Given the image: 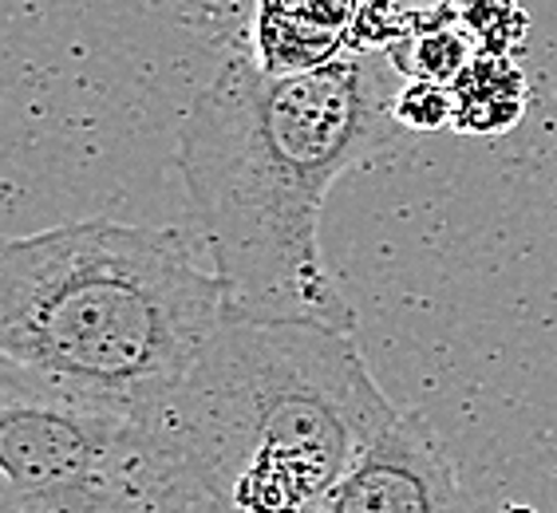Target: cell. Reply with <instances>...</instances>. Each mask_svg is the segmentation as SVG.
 <instances>
[{
	"instance_id": "cell-5",
	"label": "cell",
	"mask_w": 557,
	"mask_h": 513,
	"mask_svg": "<svg viewBox=\"0 0 557 513\" xmlns=\"http://www.w3.org/2000/svg\"><path fill=\"white\" fill-rule=\"evenodd\" d=\"M317 513H467L455 462L435 430L399 411L324 493Z\"/></svg>"
},
{
	"instance_id": "cell-2",
	"label": "cell",
	"mask_w": 557,
	"mask_h": 513,
	"mask_svg": "<svg viewBox=\"0 0 557 513\" xmlns=\"http://www.w3.org/2000/svg\"><path fill=\"white\" fill-rule=\"evenodd\" d=\"M396 415L356 331L230 312L139 435L190 513H317Z\"/></svg>"
},
{
	"instance_id": "cell-10",
	"label": "cell",
	"mask_w": 557,
	"mask_h": 513,
	"mask_svg": "<svg viewBox=\"0 0 557 513\" xmlns=\"http://www.w3.org/2000/svg\"><path fill=\"white\" fill-rule=\"evenodd\" d=\"M455 9L479 43V52L510 55L525 36V16L515 0H455Z\"/></svg>"
},
{
	"instance_id": "cell-6",
	"label": "cell",
	"mask_w": 557,
	"mask_h": 513,
	"mask_svg": "<svg viewBox=\"0 0 557 513\" xmlns=\"http://www.w3.org/2000/svg\"><path fill=\"white\" fill-rule=\"evenodd\" d=\"M21 513H190L143 447L139 423L111 466L55 490L28 493Z\"/></svg>"
},
{
	"instance_id": "cell-11",
	"label": "cell",
	"mask_w": 557,
	"mask_h": 513,
	"mask_svg": "<svg viewBox=\"0 0 557 513\" xmlns=\"http://www.w3.org/2000/svg\"><path fill=\"white\" fill-rule=\"evenodd\" d=\"M392 115L404 130L428 135V130L450 127L455 118V91L440 79H404L392 99Z\"/></svg>"
},
{
	"instance_id": "cell-7",
	"label": "cell",
	"mask_w": 557,
	"mask_h": 513,
	"mask_svg": "<svg viewBox=\"0 0 557 513\" xmlns=\"http://www.w3.org/2000/svg\"><path fill=\"white\" fill-rule=\"evenodd\" d=\"M360 0H258V60L265 72H300L348 48Z\"/></svg>"
},
{
	"instance_id": "cell-13",
	"label": "cell",
	"mask_w": 557,
	"mask_h": 513,
	"mask_svg": "<svg viewBox=\"0 0 557 513\" xmlns=\"http://www.w3.org/2000/svg\"><path fill=\"white\" fill-rule=\"evenodd\" d=\"M503 513H534V510H530V505H506Z\"/></svg>"
},
{
	"instance_id": "cell-8",
	"label": "cell",
	"mask_w": 557,
	"mask_h": 513,
	"mask_svg": "<svg viewBox=\"0 0 557 513\" xmlns=\"http://www.w3.org/2000/svg\"><path fill=\"white\" fill-rule=\"evenodd\" d=\"M450 91H455L450 127L471 139L503 135L525 111V79L515 60L503 52H479L450 84Z\"/></svg>"
},
{
	"instance_id": "cell-12",
	"label": "cell",
	"mask_w": 557,
	"mask_h": 513,
	"mask_svg": "<svg viewBox=\"0 0 557 513\" xmlns=\"http://www.w3.org/2000/svg\"><path fill=\"white\" fill-rule=\"evenodd\" d=\"M21 505H24V493L0 474V513H21Z\"/></svg>"
},
{
	"instance_id": "cell-3",
	"label": "cell",
	"mask_w": 557,
	"mask_h": 513,
	"mask_svg": "<svg viewBox=\"0 0 557 513\" xmlns=\"http://www.w3.org/2000/svg\"><path fill=\"white\" fill-rule=\"evenodd\" d=\"M225 316V280L174 229L96 217L0 237V355L115 415L147 418Z\"/></svg>"
},
{
	"instance_id": "cell-1",
	"label": "cell",
	"mask_w": 557,
	"mask_h": 513,
	"mask_svg": "<svg viewBox=\"0 0 557 513\" xmlns=\"http://www.w3.org/2000/svg\"><path fill=\"white\" fill-rule=\"evenodd\" d=\"M399 79L387 52L344 48L300 72L230 55L194 96L174 166L230 312L356 331L324 261L321 214L336 178L404 130L392 115Z\"/></svg>"
},
{
	"instance_id": "cell-9",
	"label": "cell",
	"mask_w": 557,
	"mask_h": 513,
	"mask_svg": "<svg viewBox=\"0 0 557 513\" xmlns=\"http://www.w3.org/2000/svg\"><path fill=\"white\" fill-rule=\"evenodd\" d=\"M404 79H440L455 84L459 72L479 55V43L467 33L455 0H443L435 12H416L408 33L384 48Z\"/></svg>"
},
{
	"instance_id": "cell-4",
	"label": "cell",
	"mask_w": 557,
	"mask_h": 513,
	"mask_svg": "<svg viewBox=\"0 0 557 513\" xmlns=\"http://www.w3.org/2000/svg\"><path fill=\"white\" fill-rule=\"evenodd\" d=\"M139 418L64 396L0 355V474L28 498L103 471Z\"/></svg>"
}]
</instances>
